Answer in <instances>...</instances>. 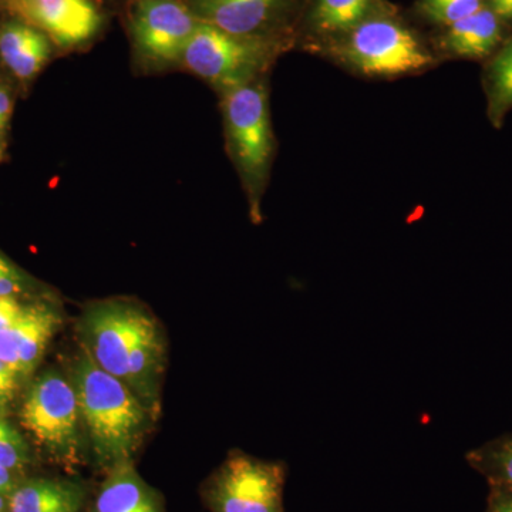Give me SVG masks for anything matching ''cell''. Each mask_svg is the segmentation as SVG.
Returning a JSON list of instances; mask_svg holds the SVG:
<instances>
[{
    "mask_svg": "<svg viewBox=\"0 0 512 512\" xmlns=\"http://www.w3.org/2000/svg\"><path fill=\"white\" fill-rule=\"evenodd\" d=\"M285 0H194L202 22L238 36H264L284 9Z\"/></svg>",
    "mask_w": 512,
    "mask_h": 512,
    "instance_id": "11",
    "label": "cell"
},
{
    "mask_svg": "<svg viewBox=\"0 0 512 512\" xmlns=\"http://www.w3.org/2000/svg\"><path fill=\"white\" fill-rule=\"evenodd\" d=\"M19 376L0 360V406L12 400Z\"/></svg>",
    "mask_w": 512,
    "mask_h": 512,
    "instance_id": "26",
    "label": "cell"
},
{
    "mask_svg": "<svg viewBox=\"0 0 512 512\" xmlns=\"http://www.w3.org/2000/svg\"><path fill=\"white\" fill-rule=\"evenodd\" d=\"M274 56L265 36L232 35L200 20L181 60L224 94L261 79Z\"/></svg>",
    "mask_w": 512,
    "mask_h": 512,
    "instance_id": "4",
    "label": "cell"
},
{
    "mask_svg": "<svg viewBox=\"0 0 512 512\" xmlns=\"http://www.w3.org/2000/svg\"><path fill=\"white\" fill-rule=\"evenodd\" d=\"M3 508H5V500H3V495L0 494V512L3 511Z\"/></svg>",
    "mask_w": 512,
    "mask_h": 512,
    "instance_id": "30",
    "label": "cell"
},
{
    "mask_svg": "<svg viewBox=\"0 0 512 512\" xmlns=\"http://www.w3.org/2000/svg\"><path fill=\"white\" fill-rule=\"evenodd\" d=\"M485 5L507 25L512 23V0H485Z\"/></svg>",
    "mask_w": 512,
    "mask_h": 512,
    "instance_id": "27",
    "label": "cell"
},
{
    "mask_svg": "<svg viewBox=\"0 0 512 512\" xmlns=\"http://www.w3.org/2000/svg\"><path fill=\"white\" fill-rule=\"evenodd\" d=\"M151 316L126 302H103L83 316L86 349L94 362L126 383L127 362L134 342Z\"/></svg>",
    "mask_w": 512,
    "mask_h": 512,
    "instance_id": "7",
    "label": "cell"
},
{
    "mask_svg": "<svg viewBox=\"0 0 512 512\" xmlns=\"http://www.w3.org/2000/svg\"><path fill=\"white\" fill-rule=\"evenodd\" d=\"M333 59L353 73L370 79H399L423 73L436 64L434 55L416 33L399 19L376 15L332 43Z\"/></svg>",
    "mask_w": 512,
    "mask_h": 512,
    "instance_id": "2",
    "label": "cell"
},
{
    "mask_svg": "<svg viewBox=\"0 0 512 512\" xmlns=\"http://www.w3.org/2000/svg\"><path fill=\"white\" fill-rule=\"evenodd\" d=\"M16 483L12 471L8 468L0 467V494L10 495L15 491Z\"/></svg>",
    "mask_w": 512,
    "mask_h": 512,
    "instance_id": "29",
    "label": "cell"
},
{
    "mask_svg": "<svg viewBox=\"0 0 512 512\" xmlns=\"http://www.w3.org/2000/svg\"><path fill=\"white\" fill-rule=\"evenodd\" d=\"M0 156H2V144H0Z\"/></svg>",
    "mask_w": 512,
    "mask_h": 512,
    "instance_id": "31",
    "label": "cell"
},
{
    "mask_svg": "<svg viewBox=\"0 0 512 512\" xmlns=\"http://www.w3.org/2000/svg\"><path fill=\"white\" fill-rule=\"evenodd\" d=\"M94 512H163L157 495L138 476L133 461L111 468L101 485Z\"/></svg>",
    "mask_w": 512,
    "mask_h": 512,
    "instance_id": "12",
    "label": "cell"
},
{
    "mask_svg": "<svg viewBox=\"0 0 512 512\" xmlns=\"http://www.w3.org/2000/svg\"><path fill=\"white\" fill-rule=\"evenodd\" d=\"M507 23L484 5L466 19L446 28L441 37V49L454 59L487 62L507 40Z\"/></svg>",
    "mask_w": 512,
    "mask_h": 512,
    "instance_id": "10",
    "label": "cell"
},
{
    "mask_svg": "<svg viewBox=\"0 0 512 512\" xmlns=\"http://www.w3.org/2000/svg\"><path fill=\"white\" fill-rule=\"evenodd\" d=\"M466 460L488 484L512 488V433L473 448L466 454Z\"/></svg>",
    "mask_w": 512,
    "mask_h": 512,
    "instance_id": "19",
    "label": "cell"
},
{
    "mask_svg": "<svg viewBox=\"0 0 512 512\" xmlns=\"http://www.w3.org/2000/svg\"><path fill=\"white\" fill-rule=\"evenodd\" d=\"M484 512H512V488L507 485L488 484Z\"/></svg>",
    "mask_w": 512,
    "mask_h": 512,
    "instance_id": "23",
    "label": "cell"
},
{
    "mask_svg": "<svg viewBox=\"0 0 512 512\" xmlns=\"http://www.w3.org/2000/svg\"><path fill=\"white\" fill-rule=\"evenodd\" d=\"M286 468L242 451L229 454L207 490L214 512H284Z\"/></svg>",
    "mask_w": 512,
    "mask_h": 512,
    "instance_id": "6",
    "label": "cell"
},
{
    "mask_svg": "<svg viewBox=\"0 0 512 512\" xmlns=\"http://www.w3.org/2000/svg\"><path fill=\"white\" fill-rule=\"evenodd\" d=\"M0 360L8 365L16 375L23 376L18 346H16L9 328L0 329Z\"/></svg>",
    "mask_w": 512,
    "mask_h": 512,
    "instance_id": "22",
    "label": "cell"
},
{
    "mask_svg": "<svg viewBox=\"0 0 512 512\" xmlns=\"http://www.w3.org/2000/svg\"><path fill=\"white\" fill-rule=\"evenodd\" d=\"M12 111V100L9 93L3 87H0V130L6 126Z\"/></svg>",
    "mask_w": 512,
    "mask_h": 512,
    "instance_id": "28",
    "label": "cell"
},
{
    "mask_svg": "<svg viewBox=\"0 0 512 512\" xmlns=\"http://www.w3.org/2000/svg\"><path fill=\"white\" fill-rule=\"evenodd\" d=\"M29 463V447L9 421L0 419V467L22 470Z\"/></svg>",
    "mask_w": 512,
    "mask_h": 512,
    "instance_id": "21",
    "label": "cell"
},
{
    "mask_svg": "<svg viewBox=\"0 0 512 512\" xmlns=\"http://www.w3.org/2000/svg\"><path fill=\"white\" fill-rule=\"evenodd\" d=\"M80 417L103 466L131 460L148 426V407L119 377L101 369L86 346L74 363Z\"/></svg>",
    "mask_w": 512,
    "mask_h": 512,
    "instance_id": "1",
    "label": "cell"
},
{
    "mask_svg": "<svg viewBox=\"0 0 512 512\" xmlns=\"http://www.w3.org/2000/svg\"><path fill=\"white\" fill-rule=\"evenodd\" d=\"M163 365V342L156 320L148 319L130 350L127 362V386L147 407L157 400L158 377Z\"/></svg>",
    "mask_w": 512,
    "mask_h": 512,
    "instance_id": "13",
    "label": "cell"
},
{
    "mask_svg": "<svg viewBox=\"0 0 512 512\" xmlns=\"http://www.w3.org/2000/svg\"><path fill=\"white\" fill-rule=\"evenodd\" d=\"M0 56L18 79L29 80L49 60V40L26 23H9L0 32Z\"/></svg>",
    "mask_w": 512,
    "mask_h": 512,
    "instance_id": "15",
    "label": "cell"
},
{
    "mask_svg": "<svg viewBox=\"0 0 512 512\" xmlns=\"http://www.w3.org/2000/svg\"><path fill=\"white\" fill-rule=\"evenodd\" d=\"M83 503L82 485L37 478L19 485L9 495V512H80Z\"/></svg>",
    "mask_w": 512,
    "mask_h": 512,
    "instance_id": "14",
    "label": "cell"
},
{
    "mask_svg": "<svg viewBox=\"0 0 512 512\" xmlns=\"http://www.w3.org/2000/svg\"><path fill=\"white\" fill-rule=\"evenodd\" d=\"M9 6L26 25L63 47L82 45L101 25L99 9L92 0H10Z\"/></svg>",
    "mask_w": 512,
    "mask_h": 512,
    "instance_id": "9",
    "label": "cell"
},
{
    "mask_svg": "<svg viewBox=\"0 0 512 512\" xmlns=\"http://www.w3.org/2000/svg\"><path fill=\"white\" fill-rule=\"evenodd\" d=\"M59 325L60 316L52 308L33 305L23 308L22 315L9 326L18 346L23 376L35 372Z\"/></svg>",
    "mask_w": 512,
    "mask_h": 512,
    "instance_id": "16",
    "label": "cell"
},
{
    "mask_svg": "<svg viewBox=\"0 0 512 512\" xmlns=\"http://www.w3.org/2000/svg\"><path fill=\"white\" fill-rule=\"evenodd\" d=\"M22 289L16 269L0 256V296H13Z\"/></svg>",
    "mask_w": 512,
    "mask_h": 512,
    "instance_id": "24",
    "label": "cell"
},
{
    "mask_svg": "<svg viewBox=\"0 0 512 512\" xmlns=\"http://www.w3.org/2000/svg\"><path fill=\"white\" fill-rule=\"evenodd\" d=\"M375 10V0H315L311 22L320 36L345 35Z\"/></svg>",
    "mask_w": 512,
    "mask_h": 512,
    "instance_id": "18",
    "label": "cell"
},
{
    "mask_svg": "<svg viewBox=\"0 0 512 512\" xmlns=\"http://www.w3.org/2000/svg\"><path fill=\"white\" fill-rule=\"evenodd\" d=\"M25 306L20 305L13 296H0V329L9 328L22 315Z\"/></svg>",
    "mask_w": 512,
    "mask_h": 512,
    "instance_id": "25",
    "label": "cell"
},
{
    "mask_svg": "<svg viewBox=\"0 0 512 512\" xmlns=\"http://www.w3.org/2000/svg\"><path fill=\"white\" fill-rule=\"evenodd\" d=\"M224 117L229 150L256 208L275 151L268 89L262 77L224 93Z\"/></svg>",
    "mask_w": 512,
    "mask_h": 512,
    "instance_id": "3",
    "label": "cell"
},
{
    "mask_svg": "<svg viewBox=\"0 0 512 512\" xmlns=\"http://www.w3.org/2000/svg\"><path fill=\"white\" fill-rule=\"evenodd\" d=\"M79 419L73 383L56 372L47 373L33 384L20 410V423L25 430L66 463L79 461Z\"/></svg>",
    "mask_w": 512,
    "mask_h": 512,
    "instance_id": "5",
    "label": "cell"
},
{
    "mask_svg": "<svg viewBox=\"0 0 512 512\" xmlns=\"http://www.w3.org/2000/svg\"><path fill=\"white\" fill-rule=\"evenodd\" d=\"M481 84L488 121L500 130L512 111V36L484 63Z\"/></svg>",
    "mask_w": 512,
    "mask_h": 512,
    "instance_id": "17",
    "label": "cell"
},
{
    "mask_svg": "<svg viewBox=\"0 0 512 512\" xmlns=\"http://www.w3.org/2000/svg\"><path fill=\"white\" fill-rule=\"evenodd\" d=\"M200 19L178 0H140L133 20L138 50L154 62H177Z\"/></svg>",
    "mask_w": 512,
    "mask_h": 512,
    "instance_id": "8",
    "label": "cell"
},
{
    "mask_svg": "<svg viewBox=\"0 0 512 512\" xmlns=\"http://www.w3.org/2000/svg\"><path fill=\"white\" fill-rule=\"evenodd\" d=\"M485 0H420V12L436 25L448 26L478 12Z\"/></svg>",
    "mask_w": 512,
    "mask_h": 512,
    "instance_id": "20",
    "label": "cell"
}]
</instances>
